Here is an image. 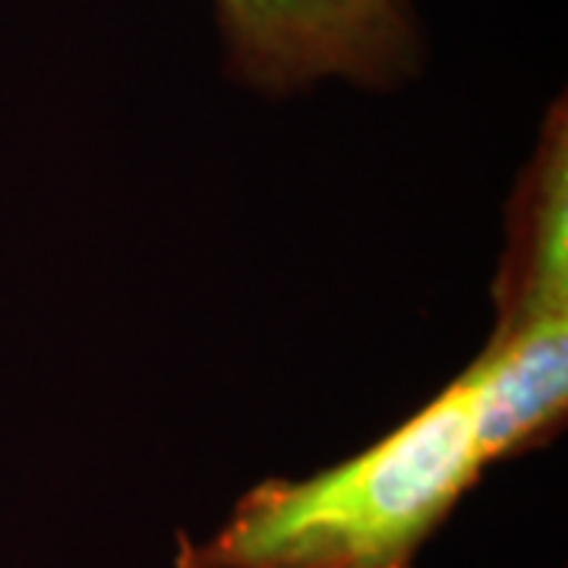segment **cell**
Segmentation results:
<instances>
[{"label":"cell","instance_id":"7a4b0ae2","mask_svg":"<svg viewBox=\"0 0 568 568\" xmlns=\"http://www.w3.org/2000/svg\"><path fill=\"white\" fill-rule=\"evenodd\" d=\"M496 323L467 364L489 467L547 446L568 414V114L549 104L511 190L496 272Z\"/></svg>","mask_w":568,"mask_h":568},{"label":"cell","instance_id":"6da1fadb","mask_svg":"<svg viewBox=\"0 0 568 568\" xmlns=\"http://www.w3.org/2000/svg\"><path fill=\"white\" fill-rule=\"evenodd\" d=\"M489 470L474 373L462 369L383 439L310 477H272L178 568H414Z\"/></svg>","mask_w":568,"mask_h":568},{"label":"cell","instance_id":"3957f363","mask_svg":"<svg viewBox=\"0 0 568 568\" xmlns=\"http://www.w3.org/2000/svg\"><path fill=\"white\" fill-rule=\"evenodd\" d=\"M231 80L268 99L392 89L420 67L414 0H212Z\"/></svg>","mask_w":568,"mask_h":568}]
</instances>
